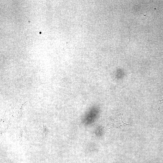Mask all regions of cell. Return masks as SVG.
<instances>
[{
	"instance_id": "6da1fadb",
	"label": "cell",
	"mask_w": 163,
	"mask_h": 163,
	"mask_svg": "<svg viewBox=\"0 0 163 163\" xmlns=\"http://www.w3.org/2000/svg\"><path fill=\"white\" fill-rule=\"evenodd\" d=\"M122 115L114 117L112 119L108 118L107 124L111 128H118L121 126H126L132 125L125 123L122 119Z\"/></svg>"
}]
</instances>
